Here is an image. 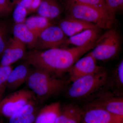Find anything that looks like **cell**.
<instances>
[{"mask_svg":"<svg viewBox=\"0 0 123 123\" xmlns=\"http://www.w3.org/2000/svg\"><path fill=\"white\" fill-rule=\"evenodd\" d=\"M30 70L27 64H22L12 70L7 81L6 88L14 90L26 82Z\"/></svg>","mask_w":123,"mask_h":123,"instance_id":"cell-14","label":"cell"},{"mask_svg":"<svg viewBox=\"0 0 123 123\" xmlns=\"http://www.w3.org/2000/svg\"><path fill=\"white\" fill-rule=\"evenodd\" d=\"M68 39L59 26L52 25L40 34L35 47L37 50L59 48L62 44H67Z\"/></svg>","mask_w":123,"mask_h":123,"instance_id":"cell-7","label":"cell"},{"mask_svg":"<svg viewBox=\"0 0 123 123\" xmlns=\"http://www.w3.org/2000/svg\"><path fill=\"white\" fill-rule=\"evenodd\" d=\"M42 0H33L30 7L28 11V13H32L37 11L39 7Z\"/></svg>","mask_w":123,"mask_h":123,"instance_id":"cell-28","label":"cell"},{"mask_svg":"<svg viewBox=\"0 0 123 123\" xmlns=\"http://www.w3.org/2000/svg\"><path fill=\"white\" fill-rule=\"evenodd\" d=\"M82 115V121L85 123H123V117L90 105H88L85 111H83Z\"/></svg>","mask_w":123,"mask_h":123,"instance_id":"cell-9","label":"cell"},{"mask_svg":"<svg viewBox=\"0 0 123 123\" xmlns=\"http://www.w3.org/2000/svg\"><path fill=\"white\" fill-rule=\"evenodd\" d=\"M39 110L35 100L31 101L9 118V123H35Z\"/></svg>","mask_w":123,"mask_h":123,"instance_id":"cell-13","label":"cell"},{"mask_svg":"<svg viewBox=\"0 0 123 123\" xmlns=\"http://www.w3.org/2000/svg\"><path fill=\"white\" fill-rule=\"evenodd\" d=\"M114 82L118 88H121L123 86V61L119 62L113 75Z\"/></svg>","mask_w":123,"mask_h":123,"instance_id":"cell-26","label":"cell"},{"mask_svg":"<svg viewBox=\"0 0 123 123\" xmlns=\"http://www.w3.org/2000/svg\"><path fill=\"white\" fill-rule=\"evenodd\" d=\"M62 8L55 0H42L37 12L38 15L51 20L60 15Z\"/></svg>","mask_w":123,"mask_h":123,"instance_id":"cell-19","label":"cell"},{"mask_svg":"<svg viewBox=\"0 0 123 123\" xmlns=\"http://www.w3.org/2000/svg\"><path fill=\"white\" fill-rule=\"evenodd\" d=\"M7 0L9 1H10L11 0ZM13 0V3L14 4V3H15V2H16V1H17V0Z\"/></svg>","mask_w":123,"mask_h":123,"instance_id":"cell-31","label":"cell"},{"mask_svg":"<svg viewBox=\"0 0 123 123\" xmlns=\"http://www.w3.org/2000/svg\"><path fill=\"white\" fill-rule=\"evenodd\" d=\"M96 42L83 47L35 50L24 56L26 63L55 76L68 71L79 59L94 47Z\"/></svg>","mask_w":123,"mask_h":123,"instance_id":"cell-1","label":"cell"},{"mask_svg":"<svg viewBox=\"0 0 123 123\" xmlns=\"http://www.w3.org/2000/svg\"><path fill=\"white\" fill-rule=\"evenodd\" d=\"M13 13V18L15 23H24L26 19L28 11L25 8L19 4H15Z\"/></svg>","mask_w":123,"mask_h":123,"instance_id":"cell-22","label":"cell"},{"mask_svg":"<svg viewBox=\"0 0 123 123\" xmlns=\"http://www.w3.org/2000/svg\"><path fill=\"white\" fill-rule=\"evenodd\" d=\"M109 12L115 18L117 13L122 11L123 8V0H105Z\"/></svg>","mask_w":123,"mask_h":123,"instance_id":"cell-24","label":"cell"},{"mask_svg":"<svg viewBox=\"0 0 123 123\" xmlns=\"http://www.w3.org/2000/svg\"><path fill=\"white\" fill-rule=\"evenodd\" d=\"M121 45V38L119 33L116 30L109 29L99 36L90 53L97 61H106L116 55Z\"/></svg>","mask_w":123,"mask_h":123,"instance_id":"cell-5","label":"cell"},{"mask_svg":"<svg viewBox=\"0 0 123 123\" xmlns=\"http://www.w3.org/2000/svg\"><path fill=\"white\" fill-rule=\"evenodd\" d=\"M67 16L95 25L99 29H111L115 18L102 10L87 5L67 1Z\"/></svg>","mask_w":123,"mask_h":123,"instance_id":"cell-3","label":"cell"},{"mask_svg":"<svg viewBox=\"0 0 123 123\" xmlns=\"http://www.w3.org/2000/svg\"><path fill=\"white\" fill-rule=\"evenodd\" d=\"M83 111L77 105L68 104L61 107L56 123H82Z\"/></svg>","mask_w":123,"mask_h":123,"instance_id":"cell-15","label":"cell"},{"mask_svg":"<svg viewBox=\"0 0 123 123\" xmlns=\"http://www.w3.org/2000/svg\"><path fill=\"white\" fill-rule=\"evenodd\" d=\"M24 23L37 37L42 31L52 25L50 20L39 15L28 18Z\"/></svg>","mask_w":123,"mask_h":123,"instance_id":"cell-20","label":"cell"},{"mask_svg":"<svg viewBox=\"0 0 123 123\" xmlns=\"http://www.w3.org/2000/svg\"><path fill=\"white\" fill-rule=\"evenodd\" d=\"M89 105L100 108L113 114L123 117V97L111 93L102 95Z\"/></svg>","mask_w":123,"mask_h":123,"instance_id":"cell-11","label":"cell"},{"mask_svg":"<svg viewBox=\"0 0 123 123\" xmlns=\"http://www.w3.org/2000/svg\"><path fill=\"white\" fill-rule=\"evenodd\" d=\"M108 80L107 73L101 69L98 72L80 78L72 82L68 90V95L73 99L85 98L103 88Z\"/></svg>","mask_w":123,"mask_h":123,"instance_id":"cell-4","label":"cell"},{"mask_svg":"<svg viewBox=\"0 0 123 123\" xmlns=\"http://www.w3.org/2000/svg\"><path fill=\"white\" fill-rule=\"evenodd\" d=\"M14 4L7 0H0V15H7L12 10Z\"/></svg>","mask_w":123,"mask_h":123,"instance_id":"cell-27","label":"cell"},{"mask_svg":"<svg viewBox=\"0 0 123 123\" xmlns=\"http://www.w3.org/2000/svg\"><path fill=\"white\" fill-rule=\"evenodd\" d=\"M13 32L14 37L31 48L35 47L38 37L24 23H15Z\"/></svg>","mask_w":123,"mask_h":123,"instance_id":"cell-18","label":"cell"},{"mask_svg":"<svg viewBox=\"0 0 123 123\" xmlns=\"http://www.w3.org/2000/svg\"><path fill=\"white\" fill-rule=\"evenodd\" d=\"M61 107L59 102H55L42 108L38 112L35 123H56Z\"/></svg>","mask_w":123,"mask_h":123,"instance_id":"cell-17","label":"cell"},{"mask_svg":"<svg viewBox=\"0 0 123 123\" xmlns=\"http://www.w3.org/2000/svg\"><path fill=\"white\" fill-rule=\"evenodd\" d=\"M90 52L78 60L69 69V79L73 82L76 79L99 72L102 68Z\"/></svg>","mask_w":123,"mask_h":123,"instance_id":"cell-8","label":"cell"},{"mask_svg":"<svg viewBox=\"0 0 123 123\" xmlns=\"http://www.w3.org/2000/svg\"><path fill=\"white\" fill-rule=\"evenodd\" d=\"M0 123H4L2 118L1 117H0Z\"/></svg>","mask_w":123,"mask_h":123,"instance_id":"cell-30","label":"cell"},{"mask_svg":"<svg viewBox=\"0 0 123 123\" xmlns=\"http://www.w3.org/2000/svg\"><path fill=\"white\" fill-rule=\"evenodd\" d=\"M35 96L32 91L25 89L11 93L0 102V115L8 118L18 110L34 101Z\"/></svg>","mask_w":123,"mask_h":123,"instance_id":"cell-6","label":"cell"},{"mask_svg":"<svg viewBox=\"0 0 123 123\" xmlns=\"http://www.w3.org/2000/svg\"><path fill=\"white\" fill-rule=\"evenodd\" d=\"M67 1L98 8L111 15L108 10L105 0H67Z\"/></svg>","mask_w":123,"mask_h":123,"instance_id":"cell-23","label":"cell"},{"mask_svg":"<svg viewBox=\"0 0 123 123\" xmlns=\"http://www.w3.org/2000/svg\"><path fill=\"white\" fill-rule=\"evenodd\" d=\"M9 28L7 23L0 21V57L8 45L9 39Z\"/></svg>","mask_w":123,"mask_h":123,"instance_id":"cell-21","label":"cell"},{"mask_svg":"<svg viewBox=\"0 0 123 123\" xmlns=\"http://www.w3.org/2000/svg\"><path fill=\"white\" fill-rule=\"evenodd\" d=\"M59 26L65 35L69 37L87 29L98 28L95 25L90 23L68 16L61 20Z\"/></svg>","mask_w":123,"mask_h":123,"instance_id":"cell-12","label":"cell"},{"mask_svg":"<svg viewBox=\"0 0 123 123\" xmlns=\"http://www.w3.org/2000/svg\"><path fill=\"white\" fill-rule=\"evenodd\" d=\"M82 123H84V122H83V121H82Z\"/></svg>","mask_w":123,"mask_h":123,"instance_id":"cell-32","label":"cell"},{"mask_svg":"<svg viewBox=\"0 0 123 123\" xmlns=\"http://www.w3.org/2000/svg\"><path fill=\"white\" fill-rule=\"evenodd\" d=\"M26 82L30 90L35 96L43 99L59 94L66 86L63 80L36 68L30 71Z\"/></svg>","mask_w":123,"mask_h":123,"instance_id":"cell-2","label":"cell"},{"mask_svg":"<svg viewBox=\"0 0 123 123\" xmlns=\"http://www.w3.org/2000/svg\"><path fill=\"white\" fill-rule=\"evenodd\" d=\"M26 54L25 44L13 37L10 40L0 57V65H11L23 58Z\"/></svg>","mask_w":123,"mask_h":123,"instance_id":"cell-10","label":"cell"},{"mask_svg":"<svg viewBox=\"0 0 123 123\" xmlns=\"http://www.w3.org/2000/svg\"><path fill=\"white\" fill-rule=\"evenodd\" d=\"M99 29H88L68 39L67 44L81 47L96 42L99 36Z\"/></svg>","mask_w":123,"mask_h":123,"instance_id":"cell-16","label":"cell"},{"mask_svg":"<svg viewBox=\"0 0 123 123\" xmlns=\"http://www.w3.org/2000/svg\"><path fill=\"white\" fill-rule=\"evenodd\" d=\"M6 89L0 88V102L2 99V96L4 93Z\"/></svg>","mask_w":123,"mask_h":123,"instance_id":"cell-29","label":"cell"},{"mask_svg":"<svg viewBox=\"0 0 123 123\" xmlns=\"http://www.w3.org/2000/svg\"><path fill=\"white\" fill-rule=\"evenodd\" d=\"M13 69L11 65H0V88L6 89L8 78Z\"/></svg>","mask_w":123,"mask_h":123,"instance_id":"cell-25","label":"cell"}]
</instances>
